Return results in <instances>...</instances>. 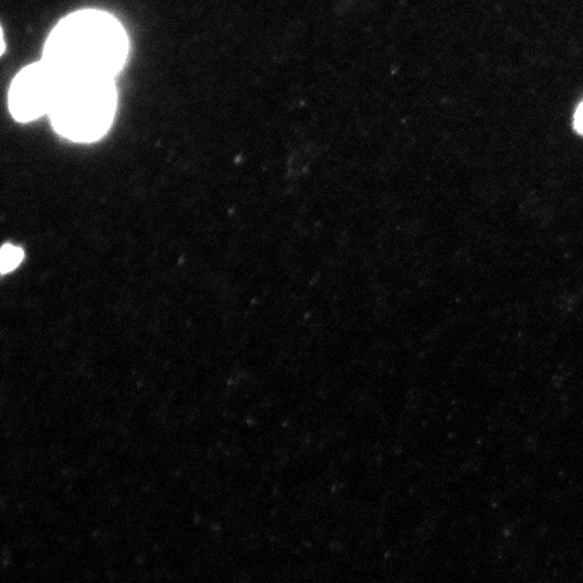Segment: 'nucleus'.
<instances>
[{
	"label": "nucleus",
	"mask_w": 583,
	"mask_h": 583,
	"mask_svg": "<svg viewBox=\"0 0 583 583\" xmlns=\"http://www.w3.org/2000/svg\"><path fill=\"white\" fill-rule=\"evenodd\" d=\"M129 51L128 34L116 17L99 9H81L54 25L42 60L61 77L115 79L124 70Z\"/></svg>",
	"instance_id": "nucleus-1"
},
{
	"label": "nucleus",
	"mask_w": 583,
	"mask_h": 583,
	"mask_svg": "<svg viewBox=\"0 0 583 583\" xmlns=\"http://www.w3.org/2000/svg\"><path fill=\"white\" fill-rule=\"evenodd\" d=\"M575 128L583 134V102L579 105L575 114Z\"/></svg>",
	"instance_id": "nucleus-5"
},
{
	"label": "nucleus",
	"mask_w": 583,
	"mask_h": 583,
	"mask_svg": "<svg viewBox=\"0 0 583 583\" xmlns=\"http://www.w3.org/2000/svg\"><path fill=\"white\" fill-rule=\"evenodd\" d=\"M59 80V75L43 60L25 66L9 89L12 117L19 122H31L49 115Z\"/></svg>",
	"instance_id": "nucleus-3"
},
{
	"label": "nucleus",
	"mask_w": 583,
	"mask_h": 583,
	"mask_svg": "<svg viewBox=\"0 0 583 583\" xmlns=\"http://www.w3.org/2000/svg\"><path fill=\"white\" fill-rule=\"evenodd\" d=\"M59 78L48 115L54 131L75 143L101 140L111 129L117 111L115 79Z\"/></svg>",
	"instance_id": "nucleus-2"
},
{
	"label": "nucleus",
	"mask_w": 583,
	"mask_h": 583,
	"mask_svg": "<svg viewBox=\"0 0 583 583\" xmlns=\"http://www.w3.org/2000/svg\"><path fill=\"white\" fill-rule=\"evenodd\" d=\"M24 260V251L13 244H5L0 252V270L6 275L17 269Z\"/></svg>",
	"instance_id": "nucleus-4"
}]
</instances>
